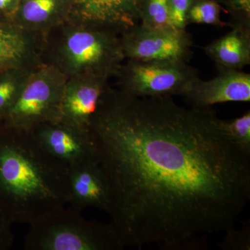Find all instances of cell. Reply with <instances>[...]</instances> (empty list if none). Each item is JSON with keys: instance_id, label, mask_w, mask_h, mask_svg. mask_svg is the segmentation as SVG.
Segmentation results:
<instances>
[{"instance_id": "cell-3", "label": "cell", "mask_w": 250, "mask_h": 250, "mask_svg": "<svg viewBox=\"0 0 250 250\" xmlns=\"http://www.w3.org/2000/svg\"><path fill=\"white\" fill-rule=\"evenodd\" d=\"M125 57L120 34L70 17L45 36L42 62L67 78L83 74L116 76Z\"/></svg>"}, {"instance_id": "cell-22", "label": "cell", "mask_w": 250, "mask_h": 250, "mask_svg": "<svg viewBox=\"0 0 250 250\" xmlns=\"http://www.w3.org/2000/svg\"><path fill=\"white\" fill-rule=\"evenodd\" d=\"M231 15V21L250 22V0H218Z\"/></svg>"}, {"instance_id": "cell-16", "label": "cell", "mask_w": 250, "mask_h": 250, "mask_svg": "<svg viewBox=\"0 0 250 250\" xmlns=\"http://www.w3.org/2000/svg\"><path fill=\"white\" fill-rule=\"evenodd\" d=\"M36 69L16 67L0 70V122L6 118Z\"/></svg>"}, {"instance_id": "cell-21", "label": "cell", "mask_w": 250, "mask_h": 250, "mask_svg": "<svg viewBox=\"0 0 250 250\" xmlns=\"http://www.w3.org/2000/svg\"><path fill=\"white\" fill-rule=\"evenodd\" d=\"M192 0H169L170 22L176 29L185 30L188 26L187 16Z\"/></svg>"}, {"instance_id": "cell-8", "label": "cell", "mask_w": 250, "mask_h": 250, "mask_svg": "<svg viewBox=\"0 0 250 250\" xmlns=\"http://www.w3.org/2000/svg\"><path fill=\"white\" fill-rule=\"evenodd\" d=\"M29 131L47 154L68 168L96 159L88 129L59 120L42 123Z\"/></svg>"}, {"instance_id": "cell-18", "label": "cell", "mask_w": 250, "mask_h": 250, "mask_svg": "<svg viewBox=\"0 0 250 250\" xmlns=\"http://www.w3.org/2000/svg\"><path fill=\"white\" fill-rule=\"evenodd\" d=\"M140 24L149 27H173L170 22L169 0H143Z\"/></svg>"}, {"instance_id": "cell-17", "label": "cell", "mask_w": 250, "mask_h": 250, "mask_svg": "<svg viewBox=\"0 0 250 250\" xmlns=\"http://www.w3.org/2000/svg\"><path fill=\"white\" fill-rule=\"evenodd\" d=\"M222 10L218 0H192L188 13V25L197 24L223 27L226 23L222 21Z\"/></svg>"}, {"instance_id": "cell-7", "label": "cell", "mask_w": 250, "mask_h": 250, "mask_svg": "<svg viewBox=\"0 0 250 250\" xmlns=\"http://www.w3.org/2000/svg\"><path fill=\"white\" fill-rule=\"evenodd\" d=\"M125 59L188 62L192 40L187 31L174 27H149L141 24L120 34Z\"/></svg>"}, {"instance_id": "cell-4", "label": "cell", "mask_w": 250, "mask_h": 250, "mask_svg": "<svg viewBox=\"0 0 250 250\" xmlns=\"http://www.w3.org/2000/svg\"><path fill=\"white\" fill-rule=\"evenodd\" d=\"M24 238L27 250H120L121 244L111 223L85 220L80 210L65 207L29 223Z\"/></svg>"}, {"instance_id": "cell-6", "label": "cell", "mask_w": 250, "mask_h": 250, "mask_svg": "<svg viewBox=\"0 0 250 250\" xmlns=\"http://www.w3.org/2000/svg\"><path fill=\"white\" fill-rule=\"evenodd\" d=\"M67 77L51 65H41L31 74L25 86L3 121L31 131L37 125L62 119V103Z\"/></svg>"}, {"instance_id": "cell-15", "label": "cell", "mask_w": 250, "mask_h": 250, "mask_svg": "<svg viewBox=\"0 0 250 250\" xmlns=\"http://www.w3.org/2000/svg\"><path fill=\"white\" fill-rule=\"evenodd\" d=\"M231 30L206 45L217 67L242 70L250 63V22L231 21Z\"/></svg>"}, {"instance_id": "cell-19", "label": "cell", "mask_w": 250, "mask_h": 250, "mask_svg": "<svg viewBox=\"0 0 250 250\" xmlns=\"http://www.w3.org/2000/svg\"><path fill=\"white\" fill-rule=\"evenodd\" d=\"M222 127L241 151L250 156V111L232 121L222 120Z\"/></svg>"}, {"instance_id": "cell-5", "label": "cell", "mask_w": 250, "mask_h": 250, "mask_svg": "<svg viewBox=\"0 0 250 250\" xmlns=\"http://www.w3.org/2000/svg\"><path fill=\"white\" fill-rule=\"evenodd\" d=\"M114 77L116 88L137 98L182 96L200 78L196 69L187 62L131 59L123 62Z\"/></svg>"}, {"instance_id": "cell-13", "label": "cell", "mask_w": 250, "mask_h": 250, "mask_svg": "<svg viewBox=\"0 0 250 250\" xmlns=\"http://www.w3.org/2000/svg\"><path fill=\"white\" fill-rule=\"evenodd\" d=\"M45 36L21 29L14 22H0V70L39 68L44 65Z\"/></svg>"}, {"instance_id": "cell-2", "label": "cell", "mask_w": 250, "mask_h": 250, "mask_svg": "<svg viewBox=\"0 0 250 250\" xmlns=\"http://www.w3.org/2000/svg\"><path fill=\"white\" fill-rule=\"evenodd\" d=\"M67 175L30 131L0 122V209L11 223L29 224L65 207Z\"/></svg>"}, {"instance_id": "cell-1", "label": "cell", "mask_w": 250, "mask_h": 250, "mask_svg": "<svg viewBox=\"0 0 250 250\" xmlns=\"http://www.w3.org/2000/svg\"><path fill=\"white\" fill-rule=\"evenodd\" d=\"M210 108L172 97L106 90L88 130L109 184L108 214L123 246H203L233 228L250 200V156Z\"/></svg>"}, {"instance_id": "cell-24", "label": "cell", "mask_w": 250, "mask_h": 250, "mask_svg": "<svg viewBox=\"0 0 250 250\" xmlns=\"http://www.w3.org/2000/svg\"><path fill=\"white\" fill-rule=\"evenodd\" d=\"M20 0H0V22H13Z\"/></svg>"}, {"instance_id": "cell-14", "label": "cell", "mask_w": 250, "mask_h": 250, "mask_svg": "<svg viewBox=\"0 0 250 250\" xmlns=\"http://www.w3.org/2000/svg\"><path fill=\"white\" fill-rule=\"evenodd\" d=\"M71 0H20L13 22L45 36L71 16Z\"/></svg>"}, {"instance_id": "cell-11", "label": "cell", "mask_w": 250, "mask_h": 250, "mask_svg": "<svg viewBox=\"0 0 250 250\" xmlns=\"http://www.w3.org/2000/svg\"><path fill=\"white\" fill-rule=\"evenodd\" d=\"M143 0H71L70 17L118 34L140 23Z\"/></svg>"}, {"instance_id": "cell-9", "label": "cell", "mask_w": 250, "mask_h": 250, "mask_svg": "<svg viewBox=\"0 0 250 250\" xmlns=\"http://www.w3.org/2000/svg\"><path fill=\"white\" fill-rule=\"evenodd\" d=\"M218 70V75L211 80L199 78L192 82L182 96L192 107L200 108L221 103H250V74L223 67Z\"/></svg>"}, {"instance_id": "cell-23", "label": "cell", "mask_w": 250, "mask_h": 250, "mask_svg": "<svg viewBox=\"0 0 250 250\" xmlns=\"http://www.w3.org/2000/svg\"><path fill=\"white\" fill-rule=\"evenodd\" d=\"M12 223L0 209V250L11 249L14 245V236L11 229Z\"/></svg>"}, {"instance_id": "cell-12", "label": "cell", "mask_w": 250, "mask_h": 250, "mask_svg": "<svg viewBox=\"0 0 250 250\" xmlns=\"http://www.w3.org/2000/svg\"><path fill=\"white\" fill-rule=\"evenodd\" d=\"M68 200L72 208L88 207L108 213L111 203L109 184L97 159L68 168Z\"/></svg>"}, {"instance_id": "cell-10", "label": "cell", "mask_w": 250, "mask_h": 250, "mask_svg": "<svg viewBox=\"0 0 250 250\" xmlns=\"http://www.w3.org/2000/svg\"><path fill=\"white\" fill-rule=\"evenodd\" d=\"M109 79L91 74L68 77L64 87L62 121L88 129L100 100L109 88Z\"/></svg>"}, {"instance_id": "cell-20", "label": "cell", "mask_w": 250, "mask_h": 250, "mask_svg": "<svg viewBox=\"0 0 250 250\" xmlns=\"http://www.w3.org/2000/svg\"><path fill=\"white\" fill-rule=\"evenodd\" d=\"M227 234L219 248L224 250H250V224L247 221L239 230L231 228L226 231Z\"/></svg>"}]
</instances>
